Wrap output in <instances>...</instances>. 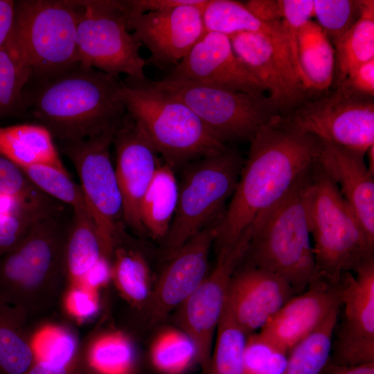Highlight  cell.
Here are the masks:
<instances>
[{
  "label": "cell",
  "instance_id": "6da1fadb",
  "mask_svg": "<svg viewBox=\"0 0 374 374\" xmlns=\"http://www.w3.org/2000/svg\"><path fill=\"white\" fill-rule=\"evenodd\" d=\"M250 142L235 189L216 227L218 250L260 226L269 211L310 175L320 147L317 137L282 116L262 126Z\"/></svg>",
  "mask_w": 374,
  "mask_h": 374
},
{
  "label": "cell",
  "instance_id": "7a4b0ae2",
  "mask_svg": "<svg viewBox=\"0 0 374 374\" xmlns=\"http://www.w3.org/2000/svg\"><path fill=\"white\" fill-rule=\"evenodd\" d=\"M26 112L60 143L95 136L126 114L123 82L80 62L51 77L30 81Z\"/></svg>",
  "mask_w": 374,
  "mask_h": 374
},
{
  "label": "cell",
  "instance_id": "3957f363",
  "mask_svg": "<svg viewBox=\"0 0 374 374\" xmlns=\"http://www.w3.org/2000/svg\"><path fill=\"white\" fill-rule=\"evenodd\" d=\"M65 214L40 219L17 246L0 256V301L21 310L32 325L63 307L72 215L67 219Z\"/></svg>",
  "mask_w": 374,
  "mask_h": 374
},
{
  "label": "cell",
  "instance_id": "277c9868",
  "mask_svg": "<svg viewBox=\"0 0 374 374\" xmlns=\"http://www.w3.org/2000/svg\"><path fill=\"white\" fill-rule=\"evenodd\" d=\"M304 200L317 271L321 279L337 284L374 256V241L317 161Z\"/></svg>",
  "mask_w": 374,
  "mask_h": 374
},
{
  "label": "cell",
  "instance_id": "5b68a950",
  "mask_svg": "<svg viewBox=\"0 0 374 374\" xmlns=\"http://www.w3.org/2000/svg\"><path fill=\"white\" fill-rule=\"evenodd\" d=\"M123 82L126 113L144 130L157 153L172 168L223 151L217 138L185 104L149 81Z\"/></svg>",
  "mask_w": 374,
  "mask_h": 374
},
{
  "label": "cell",
  "instance_id": "8992f818",
  "mask_svg": "<svg viewBox=\"0 0 374 374\" xmlns=\"http://www.w3.org/2000/svg\"><path fill=\"white\" fill-rule=\"evenodd\" d=\"M310 173L265 216L242 259L278 275L296 294L323 280L317 269L304 200Z\"/></svg>",
  "mask_w": 374,
  "mask_h": 374
},
{
  "label": "cell",
  "instance_id": "52a82bcc",
  "mask_svg": "<svg viewBox=\"0 0 374 374\" xmlns=\"http://www.w3.org/2000/svg\"><path fill=\"white\" fill-rule=\"evenodd\" d=\"M82 1H15L8 42L30 71V81L63 71L78 62L77 28Z\"/></svg>",
  "mask_w": 374,
  "mask_h": 374
},
{
  "label": "cell",
  "instance_id": "ba28073f",
  "mask_svg": "<svg viewBox=\"0 0 374 374\" xmlns=\"http://www.w3.org/2000/svg\"><path fill=\"white\" fill-rule=\"evenodd\" d=\"M243 163L236 150L226 148L188 163L179 185L175 213L164 238L167 260L205 227L221 219Z\"/></svg>",
  "mask_w": 374,
  "mask_h": 374
},
{
  "label": "cell",
  "instance_id": "9c48e42d",
  "mask_svg": "<svg viewBox=\"0 0 374 374\" xmlns=\"http://www.w3.org/2000/svg\"><path fill=\"white\" fill-rule=\"evenodd\" d=\"M121 121L91 137L60 144L78 174L90 217L109 258L125 232L123 199L110 155Z\"/></svg>",
  "mask_w": 374,
  "mask_h": 374
},
{
  "label": "cell",
  "instance_id": "30bf717a",
  "mask_svg": "<svg viewBox=\"0 0 374 374\" xmlns=\"http://www.w3.org/2000/svg\"><path fill=\"white\" fill-rule=\"evenodd\" d=\"M188 107L220 141H249L259 129L281 116L268 97L235 92L190 82L149 81Z\"/></svg>",
  "mask_w": 374,
  "mask_h": 374
},
{
  "label": "cell",
  "instance_id": "8fae6325",
  "mask_svg": "<svg viewBox=\"0 0 374 374\" xmlns=\"http://www.w3.org/2000/svg\"><path fill=\"white\" fill-rule=\"evenodd\" d=\"M84 11L77 28L78 62L118 77L145 80L140 42L129 32L124 1H82Z\"/></svg>",
  "mask_w": 374,
  "mask_h": 374
},
{
  "label": "cell",
  "instance_id": "7c38bea8",
  "mask_svg": "<svg viewBox=\"0 0 374 374\" xmlns=\"http://www.w3.org/2000/svg\"><path fill=\"white\" fill-rule=\"evenodd\" d=\"M288 117L302 132L323 142L364 154L374 145L373 97L341 85L306 100Z\"/></svg>",
  "mask_w": 374,
  "mask_h": 374
},
{
  "label": "cell",
  "instance_id": "4fadbf2b",
  "mask_svg": "<svg viewBox=\"0 0 374 374\" xmlns=\"http://www.w3.org/2000/svg\"><path fill=\"white\" fill-rule=\"evenodd\" d=\"M253 231L218 250L215 266L197 290L177 308V321L193 341L197 364L208 374L214 336L223 312L230 280L242 260Z\"/></svg>",
  "mask_w": 374,
  "mask_h": 374
},
{
  "label": "cell",
  "instance_id": "5bb4252c",
  "mask_svg": "<svg viewBox=\"0 0 374 374\" xmlns=\"http://www.w3.org/2000/svg\"><path fill=\"white\" fill-rule=\"evenodd\" d=\"M341 322L334 331L326 366H351L374 362V256L339 282Z\"/></svg>",
  "mask_w": 374,
  "mask_h": 374
},
{
  "label": "cell",
  "instance_id": "9a60e30c",
  "mask_svg": "<svg viewBox=\"0 0 374 374\" xmlns=\"http://www.w3.org/2000/svg\"><path fill=\"white\" fill-rule=\"evenodd\" d=\"M229 37L236 57L262 84L282 116L308 100L309 91L296 71L289 44L250 32Z\"/></svg>",
  "mask_w": 374,
  "mask_h": 374
},
{
  "label": "cell",
  "instance_id": "2e32d148",
  "mask_svg": "<svg viewBox=\"0 0 374 374\" xmlns=\"http://www.w3.org/2000/svg\"><path fill=\"white\" fill-rule=\"evenodd\" d=\"M201 5H185L161 11L127 14L128 30L150 51L145 65L166 69L177 65L204 35Z\"/></svg>",
  "mask_w": 374,
  "mask_h": 374
},
{
  "label": "cell",
  "instance_id": "e0dca14e",
  "mask_svg": "<svg viewBox=\"0 0 374 374\" xmlns=\"http://www.w3.org/2000/svg\"><path fill=\"white\" fill-rule=\"evenodd\" d=\"M263 96L265 89L235 55L228 36L206 32L166 78Z\"/></svg>",
  "mask_w": 374,
  "mask_h": 374
},
{
  "label": "cell",
  "instance_id": "ac0fdd59",
  "mask_svg": "<svg viewBox=\"0 0 374 374\" xmlns=\"http://www.w3.org/2000/svg\"><path fill=\"white\" fill-rule=\"evenodd\" d=\"M112 145L124 224L142 235L145 232L141 222V206L159 163L157 152L143 128L127 113L115 132Z\"/></svg>",
  "mask_w": 374,
  "mask_h": 374
},
{
  "label": "cell",
  "instance_id": "d6986e66",
  "mask_svg": "<svg viewBox=\"0 0 374 374\" xmlns=\"http://www.w3.org/2000/svg\"><path fill=\"white\" fill-rule=\"evenodd\" d=\"M219 222L205 227L168 259L146 306L152 325L159 323L179 308L207 276L210 249Z\"/></svg>",
  "mask_w": 374,
  "mask_h": 374
},
{
  "label": "cell",
  "instance_id": "ffe728a7",
  "mask_svg": "<svg viewBox=\"0 0 374 374\" xmlns=\"http://www.w3.org/2000/svg\"><path fill=\"white\" fill-rule=\"evenodd\" d=\"M294 295L290 285L278 275L244 263L230 280L224 306L249 336L259 331Z\"/></svg>",
  "mask_w": 374,
  "mask_h": 374
},
{
  "label": "cell",
  "instance_id": "44dd1931",
  "mask_svg": "<svg viewBox=\"0 0 374 374\" xmlns=\"http://www.w3.org/2000/svg\"><path fill=\"white\" fill-rule=\"evenodd\" d=\"M340 307L339 284L321 280L292 297L257 333L269 345L288 354Z\"/></svg>",
  "mask_w": 374,
  "mask_h": 374
},
{
  "label": "cell",
  "instance_id": "7402d4cb",
  "mask_svg": "<svg viewBox=\"0 0 374 374\" xmlns=\"http://www.w3.org/2000/svg\"><path fill=\"white\" fill-rule=\"evenodd\" d=\"M365 155L320 141L317 161L374 241V175L368 168Z\"/></svg>",
  "mask_w": 374,
  "mask_h": 374
},
{
  "label": "cell",
  "instance_id": "603a6c76",
  "mask_svg": "<svg viewBox=\"0 0 374 374\" xmlns=\"http://www.w3.org/2000/svg\"><path fill=\"white\" fill-rule=\"evenodd\" d=\"M0 155L20 168L43 164L69 173L50 132L37 123L0 127Z\"/></svg>",
  "mask_w": 374,
  "mask_h": 374
},
{
  "label": "cell",
  "instance_id": "cb8c5ba5",
  "mask_svg": "<svg viewBox=\"0 0 374 374\" xmlns=\"http://www.w3.org/2000/svg\"><path fill=\"white\" fill-rule=\"evenodd\" d=\"M111 281L130 308H146L154 285L143 254L126 239L125 232L117 240L110 257Z\"/></svg>",
  "mask_w": 374,
  "mask_h": 374
},
{
  "label": "cell",
  "instance_id": "d4e9b609",
  "mask_svg": "<svg viewBox=\"0 0 374 374\" xmlns=\"http://www.w3.org/2000/svg\"><path fill=\"white\" fill-rule=\"evenodd\" d=\"M36 335L21 310L0 301V374H27L36 361Z\"/></svg>",
  "mask_w": 374,
  "mask_h": 374
},
{
  "label": "cell",
  "instance_id": "484cf974",
  "mask_svg": "<svg viewBox=\"0 0 374 374\" xmlns=\"http://www.w3.org/2000/svg\"><path fill=\"white\" fill-rule=\"evenodd\" d=\"M296 49L299 75L306 89H328L334 78L335 49L317 22L310 19L301 27Z\"/></svg>",
  "mask_w": 374,
  "mask_h": 374
},
{
  "label": "cell",
  "instance_id": "4316f807",
  "mask_svg": "<svg viewBox=\"0 0 374 374\" xmlns=\"http://www.w3.org/2000/svg\"><path fill=\"white\" fill-rule=\"evenodd\" d=\"M103 257L108 258L91 217L84 211H72L65 249L68 290L80 288L87 275Z\"/></svg>",
  "mask_w": 374,
  "mask_h": 374
},
{
  "label": "cell",
  "instance_id": "83f0119b",
  "mask_svg": "<svg viewBox=\"0 0 374 374\" xmlns=\"http://www.w3.org/2000/svg\"><path fill=\"white\" fill-rule=\"evenodd\" d=\"M178 197L179 185L174 168L166 162H159L141 203V222L145 233L154 239L166 238Z\"/></svg>",
  "mask_w": 374,
  "mask_h": 374
},
{
  "label": "cell",
  "instance_id": "f1b7e54d",
  "mask_svg": "<svg viewBox=\"0 0 374 374\" xmlns=\"http://www.w3.org/2000/svg\"><path fill=\"white\" fill-rule=\"evenodd\" d=\"M202 19L206 32H214L228 37L242 32L264 35L290 44L282 21L265 23L256 18L244 3L232 0H207Z\"/></svg>",
  "mask_w": 374,
  "mask_h": 374
},
{
  "label": "cell",
  "instance_id": "f546056e",
  "mask_svg": "<svg viewBox=\"0 0 374 374\" xmlns=\"http://www.w3.org/2000/svg\"><path fill=\"white\" fill-rule=\"evenodd\" d=\"M360 16L335 44L337 85L374 59V1L360 0Z\"/></svg>",
  "mask_w": 374,
  "mask_h": 374
},
{
  "label": "cell",
  "instance_id": "4dcf8cb0",
  "mask_svg": "<svg viewBox=\"0 0 374 374\" xmlns=\"http://www.w3.org/2000/svg\"><path fill=\"white\" fill-rule=\"evenodd\" d=\"M89 371L93 374H136L132 339L123 331H108L83 342Z\"/></svg>",
  "mask_w": 374,
  "mask_h": 374
},
{
  "label": "cell",
  "instance_id": "1f68e13d",
  "mask_svg": "<svg viewBox=\"0 0 374 374\" xmlns=\"http://www.w3.org/2000/svg\"><path fill=\"white\" fill-rule=\"evenodd\" d=\"M340 308L333 310L310 335L289 352L280 374H321L331 353Z\"/></svg>",
  "mask_w": 374,
  "mask_h": 374
},
{
  "label": "cell",
  "instance_id": "d6a6232c",
  "mask_svg": "<svg viewBox=\"0 0 374 374\" xmlns=\"http://www.w3.org/2000/svg\"><path fill=\"white\" fill-rule=\"evenodd\" d=\"M247 337L224 306L215 332L208 374H246L244 354Z\"/></svg>",
  "mask_w": 374,
  "mask_h": 374
},
{
  "label": "cell",
  "instance_id": "836d02e7",
  "mask_svg": "<svg viewBox=\"0 0 374 374\" xmlns=\"http://www.w3.org/2000/svg\"><path fill=\"white\" fill-rule=\"evenodd\" d=\"M150 357L154 369L161 374H183L197 364L196 347L181 329L161 331L151 346Z\"/></svg>",
  "mask_w": 374,
  "mask_h": 374
},
{
  "label": "cell",
  "instance_id": "e575fe53",
  "mask_svg": "<svg viewBox=\"0 0 374 374\" xmlns=\"http://www.w3.org/2000/svg\"><path fill=\"white\" fill-rule=\"evenodd\" d=\"M30 71L8 42L0 47V117L26 113L24 89Z\"/></svg>",
  "mask_w": 374,
  "mask_h": 374
},
{
  "label": "cell",
  "instance_id": "d590c367",
  "mask_svg": "<svg viewBox=\"0 0 374 374\" xmlns=\"http://www.w3.org/2000/svg\"><path fill=\"white\" fill-rule=\"evenodd\" d=\"M21 169L44 193L69 206L72 211H84L90 216L80 186L71 179L69 173L43 164Z\"/></svg>",
  "mask_w": 374,
  "mask_h": 374
},
{
  "label": "cell",
  "instance_id": "8d00e7d4",
  "mask_svg": "<svg viewBox=\"0 0 374 374\" xmlns=\"http://www.w3.org/2000/svg\"><path fill=\"white\" fill-rule=\"evenodd\" d=\"M0 193L13 196L37 207L58 208L64 205L41 191L18 166L1 155Z\"/></svg>",
  "mask_w": 374,
  "mask_h": 374
},
{
  "label": "cell",
  "instance_id": "74e56055",
  "mask_svg": "<svg viewBox=\"0 0 374 374\" xmlns=\"http://www.w3.org/2000/svg\"><path fill=\"white\" fill-rule=\"evenodd\" d=\"M314 16L333 43L359 19L360 1L354 0H314Z\"/></svg>",
  "mask_w": 374,
  "mask_h": 374
},
{
  "label": "cell",
  "instance_id": "f35d334b",
  "mask_svg": "<svg viewBox=\"0 0 374 374\" xmlns=\"http://www.w3.org/2000/svg\"><path fill=\"white\" fill-rule=\"evenodd\" d=\"M80 345L75 335L64 328H47L36 335V360L54 364L67 365L80 355Z\"/></svg>",
  "mask_w": 374,
  "mask_h": 374
},
{
  "label": "cell",
  "instance_id": "ab89813d",
  "mask_svg": "<svg viewBox=\"0 0 374 374\" xmlns=\"http://www.w3.org/2000/svg\"><path fill=\"white\" fill-rule=\"evenodd\" d=\"M65 210H25L13 213H0V256L17 246L38 220Z\"/></svg>",
  "mask_w": 374,
  "mask_h": 374
},
{
  "label": "cell",
  "instance_id": "60d3db41",
  "mask_svg": "<svg viewBox=\"0 0 374 374\" xmlns=\"http://www.w3.org/2000/svg\"><path fill=\"white\" fill-rule=\"evenodd\" d=\"M288 354L263 341L257 332L248 336L244 349L246 374H280Z\"/></svg>",
  "mask_w": 374,
  "mask_h": 374
},
{
  "label": "cell",
  "instance_id": "b9f144b4",
  "mask_svg": "<svg viewBox=\"0 0 374 374\" xmlns=\"http://www.w3.org/2000/svg\"><path fill=\"white\" fill-rule=\"evenodd\" d=\"M283 22L289 37L292 60L298 75L296 39L301 27L314 16L312 0H281ZM301 79V78H300Z\"/></svg>",
  "mask_w": 374,
  "mask_h": 374
},
{
  "label": "cell",
  "instance_id": "7bdbcfd3",
  "mask_svg": "<svg viewBox=\"0 0 374 374\" xmlns=\"http://www.w3.org/2000/svg\"><path fill=\"white\" fill-rule=\"evenodd\" d=\"M98 294L80 287L69 289L66 294L63 307L79 320L90 319L99 310Z\"/></svg>",
  "mask_w": 374,
  "mask_h": 374
},
{
  "label": "cell",
  "instance_id": "ee69618b",
  "mask_svg": "<svg viewBox=\"0 0 374 374\" xmlns=\"http://www.w3.org/2000/svg\"><path fill=\"white\" fill-rule=\"evenodd\" d=\"M339 85L358 94L374 96V59L360 65Z\"/></svg>",
  "mask_w": 374,
  "mask_h": 374
},
{
  "label": "cell",
  "instance_id": "f6af8a7d",
  "mask_svg": "<svg viewBox=\"0 0 374 374\" xmlns=\"http://www.w3.org/2000/svg\"><path fill=\"white\" fill-rule=\"evenodd\" d=\"M27 374H88L83 344L80 345L79 357L73 363L60 365L37 359Z\"/></svg>",
  "mask_w": 374,
  "mask_h": 374
},
{
  "label": "cell",
  "instance_id": "bcb514c9",
  "mask_svg": "<svg viewBox=\"0 0 374 374\" xmlns=\"http://www.w3.org/2000/svg\"><path fill=\"white\" fill-rule=\"evenodd\" d=\"M206 0H128L125 1L127 14H143L185 5H201Z\"/></svg>",
  "mask_w": 374,
  "mask_h": 374
},
{
  "label": "cell",
  "instance_id": "7dc6e473",
  "mask_svg": "<svg viewBox=\"0 0 374 374\" xmlns=\"http://www.w3.org/2000/svg\"><path fill=\"white\" fill-rule=\"evenodd\" d=\"M244 5L256 18L262 22L282 21L281 0H249Z\"/></svg>",
  "mask_w": 374,
  "mask_h": 374
},
{
  "label": "cell",
  "instance_id": "c3c4849f",
  "mask_svg": "<svg viewBox=\"0 0 374 374\" xmlns=\"http://www.w3.org/2000/svg\"><path fill=\"white\" fill-rule=\"evenodd\" d=\"M15 13V1L0 0V47L8 39L11 33Z\"/></svg>",
  "mask_w": 374,
  "mask_h": 374
},
{
  "label": "cell",
  "instance_id": "681fc988",
  "mask_svg": "<svg viewBox=\"0 0 374 374\" xmlns=\"http://www.w3.org/2000/svg\"><path fill=\"white\" fill-rule=\"evenodd\" d=\"M325 374H374V362L351 366H326Z\"/></svg>",
  "mask_w": 374,
  "mask_h": 374
},
{
  "label": "cell",
  "instance_id": "f907efd6",
  "mask_svg": "<svg viewBox=\"0 0 374 374\" xmlns=\"http://www.w3.org/2000/svg\"><path fill=\"white\" fill-rule=\"evenodd\" d=\"M368 154V163L367 165L369 171L374 175V145H372L366 152Z\"/></svg>",
  "mask_w": 374,
  "mask_h": 374
},
{
  "label": "cell",
  "instance_id": "816d5d0a",
  "mask_svg": "<svg viewBox=\"0 0 374 374\" xmlns=\"http://www.w3.org/2000/svg\"><path fill=\"white\" fill-rule=\"evenodd\" d=\"M88 374H93V373H90V372L89 371V370H88Z\"/></svg>",
  "mask_w": 374,
  "mask_h": 374
}]
</instances>
